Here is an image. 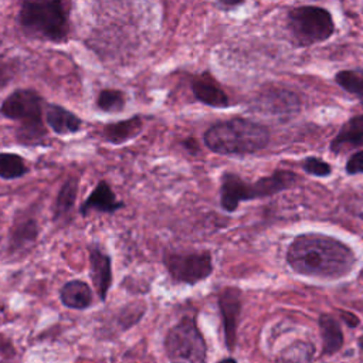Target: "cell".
Segmentation results:
<instances>
[{
	"label": "cell",
	"mask_w": 363,
	"mask_h": 363,
	"mask_svg": "<svg viewBox=\"0 0 363 363\" xmlns=\"http://www.w3.org/2000/svg\"><path fill=\"white\" fill-rule=\"evenodd\" d=\"M191 92L199 102L211 108H228L231 105L225 91L208 72L191 79Z\"/></svg>",
	"instance_id": "7c38bea8"
},
{
	"label": "cell",
	"mask_w": 363,
	"mask_h": 363,
	"mask_svg": "<svg viewBox=\"0 0 363 363\" xmlns=\"http://www.w3.org/2000/svg\"><path fill=\"white\" fill-rule=\"evenodd\" d=\"M170 362L203 363L207 360V343L196 318L184 315L166 333L163 340Z\"/></svg>",
	"instance_id": "8992f818"
},
{
	"label": "cell",
	"mask_w": 363,
	"mask_h": 363,
	"mask_svg": "<svg viewBox=\"0 0 363 363\" xmlns=\"http://www.w3.org/2000/svg\"><path fill=\"white\" fill-rule=\"evenodd\" d=\"M315 356V346L311 342L298 340L281 352L278 360L284 362H311Z\"/></svg>",
	"instance_id": "cb8c5ba5"
},
{
	"label": "cell",
	"mask_w": 363,
	"mask_h": 363,
	"mask_svg": "<svg viewBox=\"0 0 363 363\" xmlns=\"http://www.w3.org/2000/svg\"><path fill=\"white\" fill-rule=\"evenodd\" d=\"M357 346H359L360 352L363 353V335H362V336H359V339H357Z\"/></svg>",
	"instance_id": "f546056e"
},
{
	"label": "cell",
	"mask_w": 363,
	"mask_h": 363,
	"mask_svg": "<svg viewBox=\"0 0 363 363\" xmlns=\"http://www.w3.org/2000/svg\"><path fill=\"white\" fill-rule=\"evenodd\" d=\"M346 173L347 174H360L363 173V150L354 152L346 162Z\"/></svg>",
	"instance_id": "484cf974"
},
{
	"label": "cell",
	"mask_w": 363,
	"mask_h": 363,
	"mask_svg": "<svg viewBox=\"0 0 363 363\" xmlns=\"http://www.w3.org/2000/svg\"><path fill=\"white\" fill-rule=\"evenodd\" d=\"M89 275L99 301L105 302L112 285V258L98 244L88 245Z\"/></svg>",
	"instance_id": "30bf717a"
},
{
	"label": "cell",
	"mask_w": 363,
	"mask_h": 363,
	"mask_svg": "<svg viewBox=\"0 0 363 363\" xmlns=\"http://www.w3.org/2000/svg\"><path fill=\"white\" fill-rule=\"evenodd\" d=\"M60 301L64 306L75 311L88 309L94 302L91 286L82 279L67 281L60 289Z\"/></svg>",
	"instance_id": "e0dca14e"
},
{
	"label": "cell",
	"mask_w": 363,
	"mask_h": 363,
	"mask_svg": "<svg viewBox=\"0 0 363 363\" xmlns=\"http://www.w3.org/2000/svg\"><path fill=\"white\" fill-rule=\"evenodd\" d=\"M335 82L345 91L363 96V67L357 69H343L336 72Z\"/></svg>",
	"instance_id": "603a6c76"
},
{
	"label": "cell",
	"mask_w": 363,
	"mask_h": 363,
	"mask_svg": "<svg viewBox=\"0 0 363 363\" xmlns=\"http://www.w3.org/2000/svg\"><path fill=\"white\" fill-rule=\"evenodd\" d=\"M123 207L125 203L116 197L111 184L106 180H99L89 193V196L79 206V213L84 217H86L92 211L113 214Z\"/></svg>",
	"instance_id": "8fae6325"
},
{
	"label": "cell",
	"mask_w": 363,
	"mask_h": 363,
	"mask_svg": "<svg viewBox=\"0 0 363 363\" xmlns=\"http://www.w3.org/2000/svg\"><path fill=\"white\" fill-rule=\"evenodd\" d=\"M207 149L223 156H247L265 149L269 129L247 118H233L211 125L203 136Z\"/></svg>",
	"instance_id": "7a4b0ae2"
},
{
	"label": "cell",
	"mask_w": 363,
	"mask_h": 363,
	"mask_svg": "<svg viewBox=\"0 0 363 363\" xmlns=\"http://www.w3.org/2000/svg\"><path fill=\"white\" fill-rule=\"evenodd\" d=\"M288 30L296 45L305 47L328 40L335 31L332 14L318 6H299L288 13Z\"/></svg>",
	"instance_id": "52a82bcc"
},
{
	"label": "cell",
	"mask_w": 363,
	"mask_h": 363,
	"mask_svg": "<svg viewBox=\"0 0 363 363\" xmlns=\"http://www.w3.org/2000/svg\"><path fill=\"white\" fill-rule=\"evenodd\" d=\"M95 105L101 112L119 113L125 109L126 95L123 91L116 88H104L98 92Z\"/></svg>",
	"instance_id": "7402d4cb"
},
{
	"label": "cell",
	"mask_w": 363,
	"mask_h": 363,
	"mask_svg": "<svg viewBox=\"0 0 363 363\" xmlns=\"http://www.w3.org/2000/svg\"><path fill=\"white\" fill-rule=\"evenodd\" d=\"M288 265L299 275L318 279H339L356 265L354 251L343 241L319 234L296 235L286 250Z\"/></svg>",
	"instance_id": "6da1fadb"
},
{
	"label": "cell",
	"mask_w": 363,
	"mask_h": 363,
	"mask_svg": "<svg viewBox=\"0 0 363 363\" xmlns=\"http://www.w3.org/2000/svg\"><path fill=\"white\" fill-rule=\"evenodd\" d=\"M28 172L23 156L11 152H0V179L14 180L26 176Z\"/></svg>",
	"instance_id": "44dd1931"
},
{
	"label": "cell",
	"mask_w": 363,
	"mask_h": 363,
	"mask_svg": "<svg viewBox=\"0 0 363 363\" xmlns=\"http://www.w3.org/2000/svg\"><path fill=\"white\" fill-rule=\"evenodd\" d=\"M363 146V113L350 118L339 129L336 136L330 142V150L335 155L343 153L345 150Z\"/></svg>",
	"instance_id": "5bb4252c"
},
{
	"label": "cell",
	"mask_w": 363,
	"mask_h": 363,
	"mask_svg": "<svg viewBox=\"0 0 363 363\" xmlns=\"http://www.w3.org/2000/svg\"><path fill=\"white\" fill-rule=\"evenodd\" d=\"M183 146H184V149H187V150H190L193 153H196L199 150V145H197V142L193 138H189L187 140H184Z\"/></svg>",
	"instance_id": "83f0119b"
},
{
	"label": "cell",
	"mask_w": 363,
	"mask_h": 363,
	"mask_svg": "<svg viewBox=\"0 0 363 363\" xmlns=\"http://www.w3.org/2000/svg\"><path fill=\"white\" fill-rule=\"evenodd\" d=\"M143 129V121L139 115L128 119L109 122L102 128V139L113 146L123 145L135 139Z\"/></svg>",
	"instance_id": "2e32d148"
},
{
	"label": "cell",
	"mask_w": 363,
	"mask_h": 363,
	"mask_svg": "<svg viewBox=\"0 0 363 363\" xmlns=\"http://www.w3.org/2000/svg\"><path fill=\"white\" fill-rule=\"evenodd\" d=\"M77 197H78V179L75 177H69L67 182H64V184L61 186L57 199H55V204H54V221L62 220L64 217L69 216V213L72 211L75 203H77Z\"/></svg>",
	"instance_id": "ffe728a7"
},
{
	"label": "cell",
	"mask_w": 363,
	"mask_h": 363,
	"mask_svg": "<svg viewBox=\"0 0 363 363\" xmlns=\"http://www.w3.org/2000/svg\"><path fill=\"white\" fill-rule=\"evenodd\" d=\"M38 224L35 218L26 217L14 223L10 234V241H9V250L11 252L20 251L31 245L37 237H38Z\"/></svg>",
	"instance_id": "d6986e66"
},
{
	"label": "cell",
	"mask_w": 363,
	"mask_h": 363,
	"mask_svg": "<svg viewBox=\"0 0 363 363\" xmlns=\"http://www.w3.org/2000/svg\"><path fill=\"white\" fill-rule=\"evenodd\" d=\"M43 96L31 88H18L10 92L0 105V113L18 121L16 140L24 146H43L47 143V128L43 122Z\"/></svg>",
	"instance_id": "3957f363"
},
{
	"label": "cell",
	"mask_w": 363,
	"mask_h": 363,
	"mask_svg": "<svg viewBox=\"0 0 363 363\" xmlns=\"http://www.w3.org/2000/svg\"><path fill=\"white\" fill-rule=\"evenodd\" d=\"M163 264L174 282L191 286L207 279L214 269L210 251L166 252Z\"/></svg>",
	"instance_id": "ba28073f"
},
{
	"label": "cell",
	"mask_w": 363,
	"mask_h": 363,
	"mask_svg": "<svg viewBox=\"0 0 363 363\" xmlns=\"http://www.w3.org/2000/svg\"><path fill=\"white\" fill-rule=\"evenodd\" d=\"M298 176L291 170H275L269 176L259 177L254 183L245 182L233 172L221 174L220 206L224 211L233 213L242 201H251L274 196L296 184Z\"/></svg>",
	"instance_id": "277c9868"
},
{
	"label": "cell",
	"mask_w": 363,
	"mask_h": 363,
	"mask_svg": "<svg viewBox=\"0 0 363 363\" xmlns=\"http://www.w3.org/2000/svg\"><path fill=\"white\" fill-rule=\"evenodd\" d=\"M302 169L308 174H312L316 177H326L332 173V166L328 162H325L323 159L316 157V156L305 157L302 162Z\"/></svg>",
	"instance_id": "d4e9b609"
},
{
	"label": "cell",
	"mask_w": 363,
	"mask_h": 363,
	"mask_svg": "<svg viewBox=\"0 0 363 363\" xmlns=\"http://www.w3.org/2000/svg\"><path fill=\"white\" fill-rule=\"evenodd\" d=\"M339 315H340V319H342L349 328H356V326L360 323L359 318H357L354 313L349 312V311H339Z\"/></svg>",
	"instance_id": "4316f807"
},
{
	"label": "cell",
	"mask_w": 363,
	"mask_h": 363,
	"mask_svg": "<svg viewBox=\"0 0 363 363\" xmlns=\"http://www.w3.org/2000/svg\"><path fill=\"white\" fill-rule=\"evenodd\" d=\"M322 336V356H332L343 346V330L339 320L329 313H322L318 319Z\"/></svg>",
	"instance_id": "ac0fdd59"
},
{
	"label": "cell",
	"mask_w": 363,
	"mask_h": 363,
	"mask_svg": "<svg viewBox=\"0 0 363 363\" xmlns=\"http://www.w3.org/2000/svg\"><path fill=\"white\" fill-rule=\"evenodd\" d=\"M17 21L28 35L51 43H64L69 33L62 0H23Z\"/></svg>",
	"instance_id": "5b68a950"
},
{
	"label": "cell",
	"mask_w": 363,
	"mask_h": 363,
	"mask_svg": "<svg viewBox=\"0 0 363 363\" xmlns=\"http://www.w3.org/2000/svg\"><path fill=\"white\" fill-rule=\"evenodd\" d=\"M218 1L224 7H235V6H240L244 0H218Z\"/></svg>",
	"instance_id": "f1b7e54d"
},
{
	"label": "cell",
	"mask_w": 363,
	"mask_h": 363,
	"mask_svg": "<svg viewBox=\"0 0 363 363\" xmlns=\"http://www.w3.org/2000/svg\"><path fill=\"white\" fill-rule=\"evenodd\" d=\"M259 106L272 115H294L299 111L301 99L286 89H271L259 98Z\"/></svg>",
	"instance_id": "9a60e30c"
},
{
	"label": "cell",
	"mask_w": 363,
	"mask_h": 363,
	"mask_svg": "<svg viewBox=\"0 0 363 363\" xmlns=\"http://www.w3.org/2000/svg\"><path fill=\"white\" fill-rule=\"evenodd\" d=\"M45 122L48 128L60 136L77 133L82 128V119L77 113L57 104L47 105Z\"/></svg>",
	"instance_id": "4fadbf2b"
},
{
	"label": "cell",
	"mask_w": 363,
	"mask_h": 363,
	"mask_svg": "<svg viewBox=\"0 0 363 363\" xmlns=\"http://www.w3.org/2000/svg\"><path fill=\"white\" fill-rule=\"evenodd\" d=\"M223 332H224V343L228 352H234L237 343V328L242 308V292L237 286H225L217 298Z\"/></svg>",
	"instance_id": "9c48e42d"
}]
</instances>
